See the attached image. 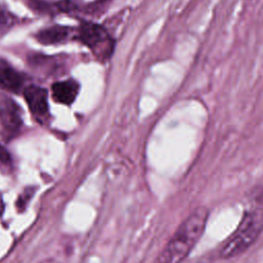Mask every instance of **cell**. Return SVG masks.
Returning <instances> with one entry per match:
<instances>
[{"label": "cell", "instance_id": "obj_1", "mask_svg": "<svg viewBox=\"0 0 263 263\" xmlns=\"http://www.w3.org/2000/svg\"><path fill=\"white\" fill-rule=\"evenodd\" d=\"M209 215L208 208H195L178 226L154 263H181L186 259L202 236Z\"/></svg>", "mask_w": 263, "mask_h": 263}, {"label": "cell", "instance_id": "obj_2", "mask_svg": "<svg viewBox=\"0 0 263 263\" xmlns=\"http://www.w3.org/2000/svg\"><path fill=\"white\" fill-rule=\"evenodd\" d=\"M262 231L263 206L259 204L247 209L234 231L221 245L220 258L227 260L241 255L256 242Z\"/></svg>", "mask_w": 263, "mask_h": 263}, {"label": "cell", "instance_id": "obj_3", "mask_svg": "<svg viewBox=\"0 0 263 263\" xmlns=\"http://www.w3.org/2000/svg\"><path fill=\"white\" fill-rule=\"evenodd\" d=\"M75 36L100 60H108L114 50V40L107 30L98 24L83 22L76 30Z\"/></svg>", "mask_w": 263, "mask_h": 263}, {"label": "cell", "instance_id": "obj_4", "mask_svg": "<svg viewBox=\"0 0 263 263\" xmlns=\"http://www.w3.org/2000/svg\"><path fill=\"white\" fill-rule=\"evenodd\" d=\"M23 126L20 106L8 96L0 93V135L5 141L15 138Z\"/></svg>", "mask_w": 263, "mask_h": 263}, {"label": "cell", "instance_id": "obj_5", "mask_svg": "<svg viewBox=\"0 0 263 263\" xmlns=\"http://www.w3.org/2000/svg\"><path fill=\"white\" fill-rule=\"evenodd\" d=\"M24 97L32 115L39 121L48 115V95L46 89L37 85H29L24 89Z\"/></svg>", "mask_w": 263, "mask_h": 263}, {"label": "cell", "instance_id": "obj_6", "mask_svg": "<svg viewBox=\"0 0 263 263\" xmlns=\"http://www.w3.org/2000/svg\"><path fill=\"white\" fill-rule=\"evenodd\" d=\"M24 84L23 75L6 60L0 58V89L18 92Z\"/></svg>", "mask_w": 263, "mask_h": 263}, {"label": "cell", "instance_id": "obj_7", "mask_svg": "<svg viewBox=\"0 0 263 263\" xmlns=\"http://www.w3.org/2000/svg\"><path fill=\"white\" fill-rule=\"evenodd\" d=\"M79 92V84L73 80L59 81L52 84L51 95L55 102L64 105H71Z\"/></svg>", "mask_w": 263, "mask_h": 263}, {"label": "cell", "instance_id": "obj_8", "mask_svg": "<svg viewBox=\"0 0 263 263\" xmlns=\"http://www.w3.org/2000/svg\"><path fill=\"white\" fill-rule=\"evenodd\" d=\"M73 35V30L64 26H52L39 31L36 39L43 44H60L66 42Z\"/></svg>", "mask_w": 263, "mask_h": 263}, {"label": "cell", "instance_id": "obj_9", "mask_svg": "<svg viewBox=\"0 0 263 263\" xmlns=\"http://www.w3.org/2000/svg\"><path fill=\"white\" fill-rule=\"evenodd\" d=\"M15 24L14 15L0 3V37L5 35Z\"/></svg>", "mask_w": 263, "mask_h": 263}, {"label": "cell", "instance_id": "obj_10", "mask_svg": "<svg viewBox=\"0 0 263 263\" xmlns=\"http://www.w3.org/2000/svg\"><path fill=\"white\" fill-rule=\"evenodd\" d=\"M12 167V159L8 151L0 144V170L8 171Z\"/></svg>", "mask_w": 263, "mask_h": 263}, {"label": "cell", "instance_id": "obj_11", "mask_svg": "<svg viewBox=\"0 0 263 263\" xmlns=\"http://www.w3.org/2000/svg\"><path fill=\"white\" fill-rule=\"evenodd\" d=\"M33 195V190L32 188H28L26 189V191L23 192L22 195H20L17 201H16V206L18 210H24L27 205V203L29 202L31 196Z\"/></svg>", "mask_w": 263, "mask_h": 263}, {"label": "cell", "instance_id": "obj_12", "mask_svg": "<svg viewBox=\"0 0 263 263\" xmlns=\"http://www.w3.org/2000/svg\"><path fill=\"white\" fill-rule=\"evenodd\" d=\"M3 212H4V202H3L2 195L0 193V216L3 214Z\"/></svg>", "mask_w": 263, "mask_h": 263}, {"label": "cell", "instance_id": "obj_13", "mask_svg": "<svg viewBox=\"0 0 263 263\" xmlns=\"http://www.w3.org/2000/svg\"><path fill=\"white\" fill-rule=\"evenodd\" d=\"M40 263H58V262H55V261H53V260H45V261H42V262H40Z\"/></svg>", "mask_w": 263, "mask_h": 263}]
</instances>
